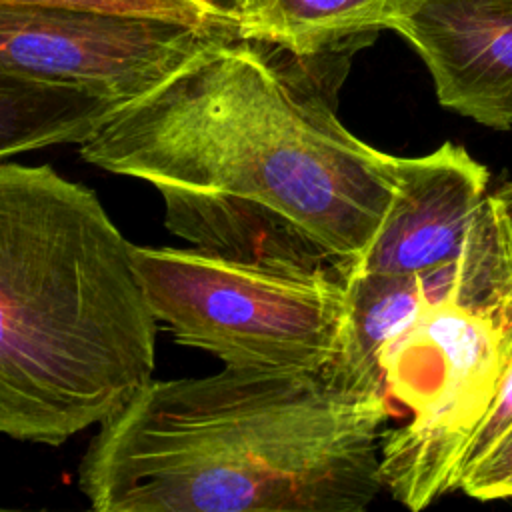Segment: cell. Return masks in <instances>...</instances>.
Returning <instances> with one entry per match:
<instances>
[{
    "mask_svg": "<svg viewBox=\"0 0 512 512\" xmlns=\"http://www.w3.org/2000/svg\"><path fill=\"white\" fill-rule=\"evenodd\" d=\"M190 2L202 6L212 16L230 22L234 26V30H236V24L240 22V18L246 14V10L252 4V0H190Z\"/></svg>",
    "mask_w": 512,
    "mask_h": 512,
    "instance_id": "obj_15",
    "label": "cell"
},
{
    "mask_svg": "<svg viewBox=\"0 0 512 512\" xmlns=\"http://www.w3.org/2000/svg\"><path fill=\"white\" fill-rule=\"evenodd\" d=\"M392 0H252L236 36L304 60H348L390 24Z\"/></svg>",
    "mask_w": 512,
    "mask_h": 512,
    "instance_id": "obj_10",
    "label": "cell"
},
{
    "mask_svg": "<svg viewBox=\"0 0 512 512\" xmlns=\"http://www.w3.org/2000/svg\"><path fill=\"white\" fill-rule=\"evenodd\" d=\"M458 490L482 502L512 500V430L460 480Z\"/></svg>",
    "mask_w": 512,
    "mask_h": 512,
    "instance_id": "obj_14",
    "label": "cell"
},
{
    "mask_svg": "<svg viewBox=\"0 0 512 512\" xmlns=\"http://www.w3.org/2000/svg\"><path fill=\"white\" fill-rule=\"evenodd\" d=\"M512 360V180L488 192L448 290L386 348V394L410 418L380 440V480L410 510L456 490L462 450Z\"/></svg>",
    "mask_w": 512,
    "mask_h": 512,
    "instance_id": "obj_4",
    "label": "cell"
},
{
    "mask_svg": "<svg viewBox=\"0 0 512 512\" xmlns=\"http://www.w3.org/2000/svg\"><path fill=\"white\" fill-rule=\"evenodd\" d=\"M116 102L0 70V162L54 144H82Z\"/></svg>",
    "mask_w": 512,
    "mask_h": 512,
    "instance_id": "obj_11",
    "label": "cell"
},
{
    "mask_svg": "<svg viewBox=\"0 0 512 512\" xmlns=\"http://www.w3.org/2000/svg\"><path fill=\"white\" fill-rule=\"evenodd\" d=\"M0 4H20V6H46V8H68L84 12H102L118 16H142L184 22L200 28L228 26L230 22L212 16L202 6L190 0H0Z\"/></svg>",
    "mask_w": 512,
    "mask_h": 512,
    "instance_id": "obj_12",
    "label": "cell"
},
{
    "mask_svg": "<svg viewBox=\"0 0 512 512\" xmlns=\"http://www.w3.org/2000/svg\"><path fill=\"white\" fill-rule=\"evenodd\" d=\"M156 320L228 368L314 372L332 360L346 308L338 270L280 268L200 248H132Z\"/></svg>",
    "mask_w": 512,
    "mask_h": 512,
    "instance_id": "obj_5",
    "label": "cell"
},
{
    "mask_svg": "<svg viewBox=\"0 0 512 512\" xmlns=\"http://www.w3.org/2000/svg\"><path fill=\"white\" fill-rule=\"evenodd\" d=\"M226 30L234 28L0 4V70L122 104L156 86L206 40Z\"/></svg>",
    "mask_w": 512,
    "mask_h": 512,
    "instance_id": "obj_6",
    "label": "cell"
},
{
    "mask_svg": "<svg viewBox=\"0 0 512 512\" xmlns=\"http://www.w3.org/2000/svg\"><path fill=\"white\" fill-rule=\"evenodd\" d=\"M346 66L226 30L118 104L78 150L152 184L166 228L194 248L344 276L378 234L398 160L338 120Z\"/></svg>",
    "mask_w": 512,
    "mask_h": 512,
    "instance_id": "obj_1",
    "label": "cell"
},
{
    "mask_svg": "<svg viewBox=\"0 0 512 512\" xmlns=\"http://www.w3.org/2000/svg\"><path fill=\"white\" fill-rule=\"evenodd\" d=\"M486 194L488 170L464 146L444 142L422 156H398L378 234L348 270L420 274L454 258Z\"/></svg>",
    "mask_w": 512,
    "mask_h": 512,
    "instance_id": "obj_8",
    "label": "cell"
},
{
    "mask_svg": "<svg viewBox=\"0 0 512 512\" xmlns=\"http://www.w3.org/2000/svg\"><path fill=\"white\" fill-rule=\"evenodd\" d=\"M388 30L420 54L444 108L512 128V0H392Z\"/></svg>",
    "mask_w": 512,
    "mask_h": 512,
    "instance_id": "obj_7",
    "label": "cell"
},
{
    "mask_svg": "<svg viewBox=\"0 0 512 512\" xmlns=\"http://www.w3.org/2000/svg\"><path fill=\"white\" fill-rule=\"evenodd\" d=\"M510 430H512V360L502 372L488 408L484 410L482 418L478 420L476 428L472 430L462 450V456L456 468V490L460 480L474 466H478Z\"/></svg>",
    "mask_w": 512,
    "mask_h": 512,
    "instance_id": "obj_13",
    "label": "cell"
},
{
    "mask_svg": "<svg viewBox=\"0 0 512 512\" xmlns=\"http://www.w3.org/2000/svg\"><path fill=\"white\" fill-rule=\"evenodd\" d=\"M386 396L326 370L152 378L98 424L78 484L98 512H360Z\"/></svg>",
    "mask_w": 512,
    "mask_h": 512,
    "instance_id": "obj_2",
    "label": "cell"
},
{
    "mask_svg": "<svg viewBox=\"0 0 512 512\" xmlns=\"http://www.w3.org/2000/svg\"><path fill=\"white\" fill-rule=\"evenodd\" d=\"M344 286V322L336 352L324 370L356 390L384 388L380 360L386 348L428 304L422 274L348 270Z\"/></svg>",
    "mask_w": 512,
    "mask_h": 512,
    "instance_id": "obj_9",
    "label": "cell"
},
{
    "mask_svg": "<svg viewBox=\"0 0 512 512\" xmlns=\"http://www.w3.org/2000/svg\"><path fill=\"white\" fill-rule=\"evenodd\" d=\"M132 248L90 188L0 162V436L58 446L152 380Z\"/></svg>",
    "mask_w": 512,
    "mask_h": 512,
    "instance_id": "obj_3",
    "label": "cell"
}]
</instances>
